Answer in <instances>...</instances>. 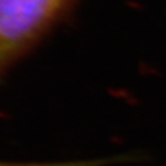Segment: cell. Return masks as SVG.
I'll use <instances>...</instances> for the list:
<instances>
[{"label":"cell","mask_w":166,"mask_h":166,"mask_svg":"<svg viewBox=\"0 0 166 166\" xmlns=\"http://www.w3.org/2000/svg\"><path fill=\"white\" fill-rule=\"evenodd\" d=\"M78 0H0V79L28 54Z\"/></svg>","instance_id":"obj_1"},{"label":"cell","mask_w":166,"mask_h":166,"mask_svg":"<svg viewBox=\"0 0 166 166\" xmlns=\"http://www.w3.org/2000/svg\"><path fill=\"white\" fill-rule=\"evenodd\" d=\"M0 166H75L73 161L62 162H9L0 161Z\"/></svg>","instance_id":"obj_2"}]
</instances>
